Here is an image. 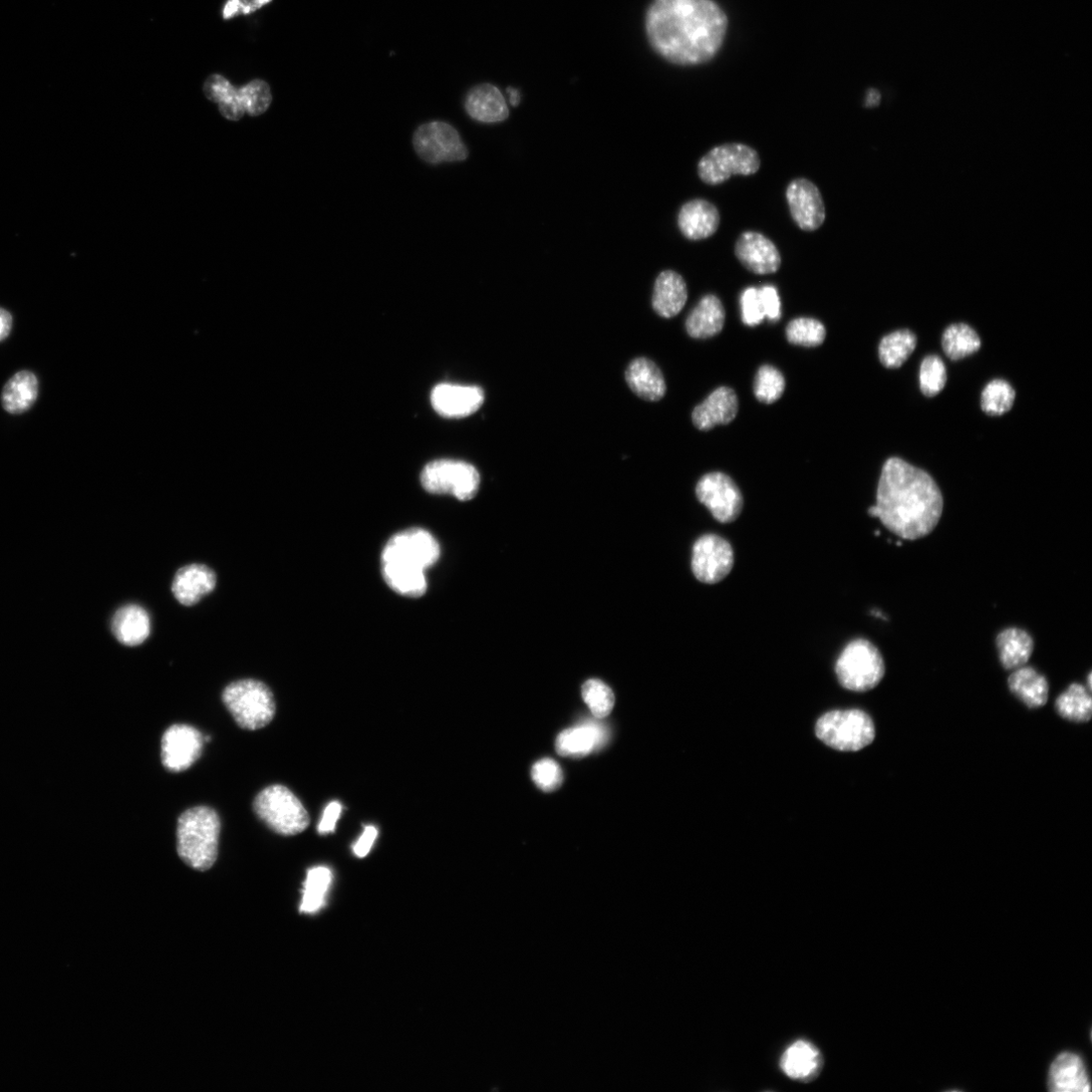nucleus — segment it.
Wrapping results in <instances>:
<instances>
[{
    "label": "nucleus",
    "instance_id": "obj_16",
    "mask_svg": "<svg viewBox=\"0 0 1092 1092\" xmlns=\"http://www.w3.org/2000/svg\"><path fill=\"white\" fill-rule=\"evenodd\" d=\"M735 254L741 264L757 276L774 275L782 265V256L776 244L757 231L741 234L735 245Z\"/></svg>",
    "mask_w": 1092,
    "mask_h": 1092
},
{
    "label": "nucleus",
    "instance_id": "obj_9",
    "mask_svg": "<svg viewBox=\"0 0 1092 1092\" xmlns=\"http://www.w3.org/2000/svg\"><path fill=\"white\" fill-rule=\"evenodd\" d=\"M761 167V158L753 148L743 144H726L713 149L700 161L698 174L703 183L716 187L734 176H754Z\"/></svg>",
    "mask_w": 1092,
    "mask_h": 1092
},
{
    "label": "nucleus",
    "instance_id": "obj_11",
    "mask_svg": "<svg viewBox=\"0 0 1092 1092\" xmlns=\"http://www.w3.org/2000/svg\"><path fill=\"white\" fill-rule=\"evenodd\" d=\"M414 147L420 158L433 166L464 162L469 157L458 129L442 120L422 124L415 133Z\"/></svg>",
    "mask_w": 1092,
    "mask_h": 1092
},
{
    "label": "nucleus",
    "instance_id": "obj_44",
    "mask_svg": "<svg viewBox=\"0 0 1092 1092\" xmlns=\"http://www.w3.org/2000/svg\"><path fill=\"white\" fill-rule=\"evenodd\" d=\"M760 291V296L764 308L765 317L771 322H777L781 319V301L777 289L774 286H763Z\"/></svg>",
    "mask_w": 1092,
    "mask_h": 1092
},
{
    "label": "nucleus",
    "instance_id": "obj_5",
    "mask_svg": "<svg viewBox=\"0 0 1092 1092\" xmlns=\"http://www.w3.org/2000/svg\"><path fill=\"white\" fill-rule=\"evenodd\" d=\"M223 703L243 730L257 731L268 726L276 716L277 706L264 682L245 678L231 682L222 696Z\"/></svg>",
    "mask_w": 1092,
    "mask_h": 1092
},
{
    "label": "nucleus",
    "instance_id": "obj_46",
    "mask_svg": "<svg viewBox=\"0 0 1092 1092\" xmlns=\"http://www.w3.org/2000/svg\"><path fill=\"white\" fill-rule=\"evenodd\" d=\"M235 88L231 83L221 75L215 74L210 76L204 87L206 96L216 102L222 101L225 97L230 95Z\"/></svg>",
    "mask_w": 1092,
    "mask_h": 1092
},
{
    "label": "nucleus",
    "instance_id": "obj_10",
    "mask_svg": "<svg viewBox=\"0 0 1092 1092\" xmlns=\"http://www.w3.org/2000/svg\"><path fill=\"white\" fill-rule=\"evenodd\" d=\"M477 469L465 462L440 460L429 464L423 474L424 488L439 495H452L460 501L476 497L480 487Z\"/></svg>",
    "mask_w": 1092,
    "mask_h": 1092
},
{
    "label": "nucleus",
    "instance_id": "obj_31",
    "mask_svg": "<svg viewBox=\"0 0 1092 1092\" xmlns=\"http://www.w3.org/2000/svg\"><path fill=\"white\" fill-rule=\"evenodd\" d=\"M821 1061L818 1050L806 1041L792 1044L781 1058L785 1074L793 1079L808 1078L815 1073Z\"/></svg>",
    "mask_w": 1092,
    "mask_h": 1092
},
{
    "label": "nucleus",
    "instance_id": "obj_3",
    "mask_svg": "<svg viewBox=\"0 0 1092 1092\" xmlns=\"http://www.w3.org/2000/svg\"><path fill=\"white\" fill-rule=\"evenodd\" d=\"M441 557L438 540L429 531L413 528L393 535L384 546L381 563L383 579L397 594L419 598L426 594V571Z\"/></svg>",
    "mask_w": 1092,
    "mask_h": 1092
},
{
    "label": "nucleus",
    "instance_id": "obj_18",
    "mask_svg": "<svg viewBox=\"0 0 1092 1092\" xmlns=\"http://www.w3.org/2000/svg\"><path fill=\"white\" fill-rule=\"evenodd\" d=\"M719 208L705 199H695L682 205L677 214V227L686 238L701 241L714 236L720 229Z\"/></svg>",
    "mask_w": 1092,
    "mask_h": 1092
},
{
    "label": "nucleus",
    "instance_id": "obj_13",
    "mask_svg": "<svg viewBox=\"0 0 1092 1092\" xmlns=\"http://www.w3.org/2000/svg\"><path fill=\"white\" fill-rule=\"evenodd\" d=\"M735 565L731 543L717 534H706L695 543L692 567L696 578L705 584L726 579Z\"/></svg>",
    "mask_w": 1092,
    "mask_h": 1092
},
{
    "label": "nucleus",
    "instance_id": "obj_29",
    "mask_svg": "<svg viewBox=\"0 0 1092 1092\" xmlns=\"http://www.w3.org/2000/svg\"><path fill=\"white\" fill-rule=\"evenodd\" d=\"M603 730L594 724H587L563 732L557 740V752L563 757L580 758L590 754L603 744Z\"/></svg>",
    "mask_w": 1092,
    "mask_h": 1092
},
{
    "label": "nucleus",
    "instance_id": "obj_20",
    "mask_svg": "<svg viewBox=\"0 0 1092 1092\" xmlns=\"http://www.w3.org/2000/svg\"><path fill=\"white\" fill-rule=\"evenodd\" d=\"M689 300V288L685 279L673 270L659 273L653 289L652 308L665 319L675 317Z\"/></svg>",
    "mask_w": 1092,
    "mask_h": 1092
},
{
    "label": "nucleus",
    "instance_id": "obj_40",
    "mask_svg": "<svg viewBox=\"0 0 1092 1092\" xmlns=\"http://www.w3.org/2000/svg\"><path fill=\"white\" fill-rule=\"evenodd\" d=\"M946 382V370L942 360L935 355L926 356L920 365L919 383L922 393L934 396L942 390Z\"/></svg>",
    "mask_w": 1092,
    "mask_h": 1092
},
{
    "label": "nucleus",
    "instance_id": "obj_6",
    "mask_svg": "<svg viewBox=\"0 0 1092 1092\" xmlns=\"http://www.w3.org/2000/svg\"><path fill=\"white\" fill-rule=\"evenodd\" d=\"M253 808L269 829L282 836H296L310 825V816L303 803L283 785L263 789L254 799Z\"/></svg>",
    "mask_w": 1092,
    "mask_h": 1092
},
{
    "label": "nucleus",
    "instance_id": "obj_47",
    "mask_svg": "<svg viewBox=\"0 0 1092 1092\" xmlns=\"http://www.w3.org/2000/svg\"><path fill=\"white\" fill-rule=\"evenodd\" d=\"M341 812L342 805L339 802L334 801L328 804L318 827V831L321 835H326L335 831Z\"/></svg>",
    "mask_w": 1092,
    "mask_h": 1092
},
{
    "label": "nucleus",
    "instance_id": "obj_50",
    "mask_svg": "<svg viewBox=\"0 0 1092 1092\" xmlns=\"http://www.w3.org/2000/svg\"><path fill=\"white\" fill-rule=\"evenodd\" d=\"M14 325V319L12 314L4 309L0 308V342L5 341L12 333Z\"/></svg>",
    "mask_w": 1092,
    "mask_h": 1092
},
{
    "label": "nucleus",
    "instance_id": "obj_49",
    "mask_svg": "<svg viewBox=\"0 0 1092 1092\" xmlns=\"http://www.w3.org/2000/svg\"><path fill=\"white\" fill-rule=\"evenodd\" d=\"M376 838L377 830L373 826L366 827L361 837L353 846L354 854L359 858L366 857L370 852Z\"/></svg>",
    "mask_w": 1092,
    "mask_h": 1092
},
{
    "label": "nucleus",
    "instance_id": "obj_8",
    "mask_svg": "<svg viewBox=\"0 0 1092 1092\" xmlns=\"http://www.w3.org/2000/svg\"><path fill=\"white\" fill-rule=\"evenodd\" d=\"M840 685L853 693L876 689L885 674V663L879 649L869 640L851 641L836 663Z\"/></svg>",
    "mask_w": 1092,
    "mask_h": 1092
},
{
    "label": "nucleus",
    "instance_id": "obj_35",
    "mask_svg": "<svg viewBox=\"0 0 1092 1092\" xmlns=\"http://www.w3.org/2000/svg\"><path fill=\"white\" fill-rule=\"evenodd\" d=\"M789 343L803 347L822 345L827 337L825 325L814 318L800 317L789 322L786 328Z\"/></svg>",
    "mask_w": 1092,
    "mask_h": 1092
},
{
    "label": "nucleus",
    "instance_id": "obj_14",
    "mask_svg": "<svg viewBox=\"0 0 1092 1092\" xmlns=\"http://www.w3.org/2000/svg\"><path fill=\"white\" fill-rule=\"evenodd\" d=\"M786 201L790 215L800 230L814 232L825 224L827 210L823 195L808 179L793 180L786 189Z\"/></svg>",
    "mask_w": 1092,
    "mask_h": 1092
},
{
    "label": "nucleus",
    "instance_id": "obj_36",
    "mask_svg": "<svg viewBox=\"0 0 1092 1092\" xmlns=\"http://www.w3.org/2000/svg\"><path fill=\"white\" fill-rule=\"evenodd\" d=\"M1016 398V391L1006 380L995 379L983 391L982 407L992 417H1000L1010 412Z\"/></svg>",
    "mask_w": 1092,
    "mask_h": 1092
},
{
    "label": "nucleus",
    "instance_id": "obj_32",
    "mask_svg": "<svg viewBox=\"0 0 1092 1092\" xmlns=\"http://www.w3.org/2000/svg\"><path fill=\"white\" fill-rule=\"evenodd\" d=\"M1055 708L1058 715L1068 722L1088 723L1092 716L1090 692L1074 682L1057 699Z\"/></svg>",
    "mask_w": 1092,
    "mask_h": 1092
},
{
    "label": "nucleus",
    "instance_id": "obj_52",
    "mask_svg": "<svg viewBox=\"0 0 1092 1092\" xmlns=\"http://www.w3.org/2000/svg\"><path fill=\"white\" fill-rule=\"evenodd\" d=\"M507 92L509 94L510 103L513 106H517L519 104V102H520V93H519V91L517 89H515V88H508Z\"/></svg>",
    "mask_w": 1092,
    "mask_h": 1092
},
{
    "label": "nucleus",
    "instance_id": "obj_17",
    "mask_svg": "<svg viewBox=\"0 0 1092 1092\" xmlns=\"http://www.w3.org/2000/svg\"><path fill=\"white\" fill-rule=\"evenodd\" d=\"M484 400L483 389L475 385L442 383L432 393L436 412L447 419L468 418L478 412Z\"/></svg>",
    "mask_w": 1092,
    "mask_h": 1092
},
{
    "label": "nucleus",
    "instance_id": "obj_23",
    "mask_svg": "<svg viewBox=\"0 0 1092 1092\" xmlns=\"http://www.w3.org/2000/svg\"><path fill=\"white\" fill-rule=\"evenodd\" d=\"M39 389V379L33 371L25 369L16 372L6 382L0 395L5 412L11 416L30 412L38 399Z\"/></svg>",
    "mask_w": 1092,
    "mask_h": 1092
},
{
    "label": "nucleus",
    "instance_id": "obj_48",
    "mask_svg": "<svg viewBox=\"0 0 1092 1092\" xmlns=\"http://www.w3.org/2000/svg\"><path fill=\"white\" fill-rule=\"evenodd\" d=\"M219 103L221 112L229 119L237 120L244 114L245 108L236 89Z\"/></svg>",
    "mask_w": 1092,
    "mask_h": 1092
},
{
    "label": "nucleus",
    "instance_id": "obj_2",
    "mask_svg": "<svg viewBox=\"0 0 1092 1092\" xmlns=\"http://www.w3.org/2000/svg\"><path fill=\"white\" fill-rule=\"evenodd\" d=\"M942 510V495L934 480L903 460L891 458L882 470L877 504L868 513L899 537L915 540L935 528Z\"/></svg>",
    "mask_w": 1092,
    "mask_h": 1092
},
{
    "label": "nucleus",
    "instance_id": "obj_38",
    "mask_svg": "<svg viewBox=\"0 0 1092 1092\" xmlns=\"http://www.w3.org/2000/svg\"><path fill=\"white\" fill-rule=\"evenodd\" d=\"M785 387V377L778 368L769 364L759 368L755 377L754 393L761 402L770 404L777 401Z\"/></svg>",
    "mask_w": 1092,
    "mask_h": 1092
},
{
    "label": "nucleus",
    "instance_id": "obj_1",
    "mask_svg": "<svg viewBox=\"0 0 1092 1092\" xmlns=\"http://www.w3.org/2000/svg\"><path fill=\"white\" fill-rule=\"evenodd\" d=\"M645 28L657 54L672 64L695 66L718 55L729 20L715 0H653Z\"/></svg>",
    "mask_w": 1092,
    "mask_h": 1092
},
{
    "label": "nucleus",
    "instance_id": "obj_7",
    "mask_svg": "<svg viewBox=\"0 0 1092 1092\" xmlns=\"http://www.w3.org/2000/svg\"><path fill=\"white\" fill-rule=\"evenodd\" d=\"M815 735L836 751L858 752L873 743L876 730L872 719L862 711H834L817 721Z\"/></svg>",
    "mask_w": 1092,
    "mask_h": 1092
},
{
    "label": "nucleus",
    "instance_id": "obj_4",
    "mask_svg": "<svg viewBox=\"0 0 1092 1092\" xmlns=\"http://www.w3.org/2000/svg\"><path fill=\"white\" fill-rule=\"evenodd\" d=\"M221 821L218 813L208 806L185 811L178 823V853L182 860L198 871L211 869L218 857Z\"/></svg>",
    "mask_w": 1092,
    "mask_h": 1092
},
{
    "label": "nucleus",
    "instance_id": "obj_27",
    "mask_svg": "<svg viewBox=\"0 0 1092 1092\" xmlns=\"http://www.w3.org/2000/svg\"><path fill=\"white\" fill-rule=\"evenodd\" d=\"M630 389L640 398L656 401L665 394L666 385L660 369L651 360L639 357L625 371Z\"/></svg>",
    "mask_w": 1092,
    "mask_h": 1092
},
{
    "label": "nucleus",
    "instance_id": "obj_12",
    "mask_svg": "<svg viewBox=\"0 0 1092 1092\" xmlns=\"http://www.w3.org/2000/svg\"><path fill=\"white\" fill-rule=\"evenodd\" d=\"M697 496L721 523L736 521L744 508L741 490L731 477L721 472L704 476L697 486Z\"/></svg>",
    "mask_w": 1092,
    "mask_h": 1092
},
{
    "label": "nucleus",
    "instance_id": "obj_15",
    "mask_svg": "<svg viewBox=\"0 0 1092 1092\" xmlns=\"http://www.w3.org/2000/svg\"><path fill=\"white\" fill-rule=\"evenodd\" d=\"M205 743V736L191 726L171 727L162 743L164 766L174 773L190 769L202 756Z\"/></svg>",
    "mask_w": 1092,
    "mask_h": 1092
},
{
    "label": "nucleus",
    "instance_id": "obj_22",
    "mask_svg": "<svg viewBox=\"0 0 1092 1092\" xmlns=\"http://www.w3.org/2000/svg\"><path fill=\"white\" fill-rule=\"evenodd\" d=\"M111 631L116 640L123 645H141L151 635V616L147 609L140 605L122 606L116 610L111 619Z\"/></svg>",
    "mask_w": 1092,
    "mask_h": 1092
},
{
    "label": "nucleus",
    "instance_id": "obj_41",
    "mask_svg": "<svg viewBox=\"0 0 1092 1092\" xmlns=\"http://www.w3.org/2000/svg\"><path fill=\"white\" fill-rule=\"evenodd\" d=\"M246 111L252 115L263 113L271 102V92L263 80H254L238 90Z\"/></svg>",
    "mask_w": 1092,
    "mask_h": 1092
},
{
    "label": "nucleus",
    "instance_id": "obj_25",
    "mask_svg": "<svg viewBox=\"0 0 1092 1092\" xmlns=\"http://www.w3.org/2000/svg\"><path fill=\"white\" fill-rule=\"evenodd\" d=\"M726 324V309L722 300L706 295L687 320V331L693 338L709 339L720 334Z\"/></svg>",
    "mask_w": 1092,
    "mask_h": 1092
},
{
    "label": "nucleus",
    "instance_id": "obj_37",
    "mask_svg": "<svg viewBox=\"0 0 1092 1092\" xmlns=\"http://www.w3.org/2000/svg\"><path fill=\"white\" fill-rule=\"evenodd\" d=\"M331 880L332 873L326 867L313 868L308 872L301 905L303 912H314L321 907Z\"/></svg>",
    "mask_w": 1092,
    "mask_h": 1092
},
{
    "label": "nucleus",
    "instance_id": "obj_26",
    "mask_svg": "<svg viewBox=\"0 0 1092 1092\" xmlns=\"http://www.w3.org/2000/svg\"><path fill=\"white\" fill-rule=\"evenodd\" d=\"M1049 1088L1054 1092H1088L1090 1082L1083 1061L1073 1053H1062L1053 1062Z\"/></svg>",
    "mask_w": 1092,
    "mask_h": 1092
},
{
    "label": "nucleus",
    "instance_id": "obj_24",
    "mask_svg": "<svg viewBox=\"0 0 1092 1092\" xmlns=\"http://www.w3.org/2000/svg\"><path fill=\"white\" fill-rule=\"evenodd\" d=\"M465 107L475 120L485 123L504 121L509 116V108L501 91L492 84L474 87L467 95Z\"/></svg>",
    "mask_w": 1092,
    "mask_h": 1092
},
{
    "label": "nucleus",
    "instance_id": "obj_42",
    "mask_svg": "<svg viewBox=\"0 0 1092 1092\" xmlns=\"http://www.w3.org/2000/svg\"><path fill=\"white\" fill-rule=\"evenodd\" d=\"M532 779L541 790L553 792L562 785L564 776L554 760L544 759L533 766Z\"/></svg>",
    "mask_w": 1092,
    "mask_h": 1092
},
{
    "label": "nucleus",
    "instance_id": "obj_51",
    "mask_svg": "<svg viewBox=\"0 0 1092 1092\" xmlns=\"http://www.w3.org/2000/svg\"><path fill=\"white\" fill-rule=\"evenodd\" d=\"M879 102H880L879 92L877 90H875V89L869 90V92L867 94L866 103H865L866 106L867 107H873V106L878 105Z\"/></svg>",
    "mask_w": 1092,
    "mask_h": 1092
},
{
    "label": "nucleus",
    "instance_id": "obj_43",
    "mask_svg": "<svg viewBox=\"0 0 1092 1092\" xmlns=\"http://www.w3.org/2000/svg\"><path fill=\"white\" fill-rule=\"evenodd\" d=\"M740 304L745 325L755 327L766 319L759 289H746L741 295Z\"/></svg>",
    "mask_w": 1092,
    "mask_h": 1092
},
{
    "label": "nucleus",
    "instance_id": "obj_33",
    "mask_svg": "<svg viewBox=\"0 0 1092 1092\" xmlns=\"http://www.w3.org/2000/svg\"><path fill=\"white\" fill-rule=\"evenodd\" d=\"M941 344L949 359L960 360L979 351L982 340L971 326L953 324L944 331Z\"/></svg>",
    "mask_w": 1092,
    "mask_h": 1092
},
{
    "label": "nucleus",
    "instance_id": "obj_34",
    "mask_svg": "<svg viewBox=\"0 0 1092 1092\" xmlns=\"http://www.w3.org/2000/svg\"><path fill=\"white\" fill-rule=\"evenodd\" d=\"M916 346V337L909 330H899L885 336L879 345V358L887 368H898Z\"/></svg>",
    "mask_w": 1092,
    "mask_h": 1092
},
{
    "label": "nucleus",
    "instance_id": "obj_39",
    "mask_svg": "<svg viewBox=\"0 0 1092 1092\" xmlns=\"http://www.w3.org/2000/svg\"><path fill=\"white\" fill-rule=\"evenodd\" d=\"M582 695L596 719H605L614 708V695L605 682L600 679L587 680L583 687Z\"/></svg>",
    "mask_w": 1092,
    "mask_h": 1092
},
{
    "label": "nucleus",
    "instance_id": "obj_21",
    "mask_svg": "<svg viewBox=\"0 0 1092 1092\" xmlns=\"http://www.w3.org/2000/svg\"><path fill=\"white\" fill-rule=\"evenodd\" d=\"M217 585L215 572L205 565L193 564L179 570L173 583L176 599L193 606L210 594Z\"/></svg>",
    "mask_w": 1092,
    "mask_h": 1092
},
{
    "label": "nucleus",
    "instance_id": "obj_30",
    "mask_svg": "<svg viewBox=\"0 0 1092 1092\" xmlns=\"http://www.w3.org/2000/svg\"><path fill=\"white\" fill-rule=\"evenodd\" d=\"M997 645L1001 662L1007 669H1017L1026 665L1034 651L1032 636L1027 631L1014 627L998 635Z\"/></svg>",
    "mask_w": 1092,
    "mask_h": 1092
},
{
    "label": "nucleus",
    "instance_id": "obj_28",
    "mask_svg": "<svg viewBox=\"0 0 1092 1092\" xmlns=\"http://www.w3.org/2000/svg\"><path fill=\"white\" fill-rule=\"evenodd\" d=\"M1009 687L1012 694L1029 709H1040L1048 703V681L1032 666L1023 665L1015 669L1009 677Z\"/></svg>",
    "mask_w": 1092,
    "mask_h": 1092
},
{
    "label": "nucleus",
    "instance_id": "obj_19",
    "mask_svg": "<svg viewBox=\"0 0 1092 1092\" xmlns=\"http://www.w3.org/2000/svg\"><path fill=\"white\" fill-rule=\"evenodd\" d=\"M739 413V397L729 386L714 390L701 404L696 406L693 422L702 432H709L718 426L732 424Z\"/></svg>",
    "mask_w": 1092,
    "mask_h": 1092
},
{
    "label": "nucleus",
    "instance_id": "obj_45",
    "mask_svg": "<svg viewBox=\"0 0 1092 1092\" xmlns=\"http://www.w3.org/2000/svg\"><path fill=\"white\" fill-rule=\"evenodd\" d=\"M270 2L271 0H228L223 11V17L229 20L241 14L248 15Z\"/></svg>",
    "mask_w": 1092,
    "mask_h": 1092
}]
</instances>
